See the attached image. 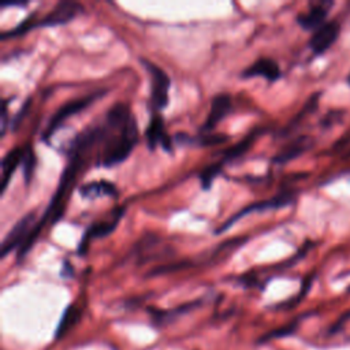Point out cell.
Here are the masks:
<instances>
[{"label": "cell", "mask_w": 350, "mask_h": 350, "mask_svg": "<svg viewBox=\"0 0 350 350\" xmlns=\"http://www.w3.org/2000/svg\"><path fill=\"white\" fill-rule=\"evenodd\" d=\"M98 138H100V124L86 127L72 139L68 153H67V165L64 167V170L62 172L59 186H57L55 194L52 196L51 202L48 204L44 215L36 223V226L33 227V230L30 231V234L27 235L25 242L18 249V254H16L18 261H21V258H23L29 253V250L37 241V238L42 230V226L46 221H51V224L56 223L59 220V217L63 215V202H64L66 197L68 196V193L71 191L77 178L85 168L86 160L90 156V153L93 152V148L98 144Z\"/></svg>", "instance_id": "6da1fadb"}, {"label": "cell", "mask_w": 350, "mask_h": 350, "mask_svg": "<svg viewBox=\"0 0 350 350\" xmlns=\"http://www.w3.org/2000/svg\"><path fill=\"white\" fill-rule=\"evenodd\" d=\"M137 141L138 127L131 109L123 103L113 104L100 124V150L96 164L113 167L123 163L130 156Z\"/></svg>", "instance_id": "7a4b0ae2"}, {"label": "cell", "mask_w": 350, "mask_h": 350, "mask_svg": "<svg viewBox=\"0 0 350 350\" xmlns=\"http://www.w3.org/2000/svg\"><path fill=\"white\" fill-rule=\"evenodd\" d=\"M293 201H294V193L288 191V190H283V191L278 193L276 196L271 197L269 200H262V201H257V202L249 204L245 208H242L241 211H238L235 215L228 217L221 226H219L216 228L215 234L226 232L227 230H230L231 226H234L239 219H242L246 215H250V213H254V212H264V211H271V209H279V208L290 205Z\"/></svg>", "instance_id": "3957f363"}, {"label": "cell", "mask_w": 350, "mask_h": 350, "mask_svg": "<svg viewBox=\"0 0 350 350\" xmlns=\"http://www.w3.org/2000/svg\"><path fill=\"white\" fill-rule=\"evenodd\" d=\"M105 93V90H97L93 92L90 94H86L83 97H78V98H72L70 101H67L66 104H63L49 119L48 126L45 129V131L42 133V139L48 141L49 137L72 115L81 112L82 109H85L88 105H90L96 98L101 97Z\"/></svg>", "instance_id": "277c9868"}, {"label": "cell", "mask_w": 350, "mask_h": 350, "mask_svg": "<svg viewBox=\"0 0 350 350\" xmlns=\"http://www.w3.org/2000/svg\"><path fill=\"white\" fill-rule=\"evenodd\" d=\"M142 66L149 74L150 79V101L154 109H163L168 104V93L171 88V79L168 74L157 64L141 59Z\"/></svg>", "instance_id": "5b68a950"}, {"label": "cell", "mask_w": 350, "mask_h": 350, "mask_svg": "<svg viewBox=\"0 0 350 350\" xmlns=\"http://www.w3.org/2000/svg\"><path fill=\"white\" fill-rule=\"evenodd\" d=\"M123 208L122 206H116L108 219H104V220H98V221H94L83 232L78 246H77V253L78 256H83L86 252H88V247H89V243L92 239L94 238H105L107 235H109L118 226V223L122 219V215H123Z\"/></svg>", "instance_id": "8992f818"}, {"label": "cell", "mask_w": 350, "mask_h": 350, "mask_svg": "<svg viewBox=\"0 0 350 350\" xmlns=\"http://www.w3.org/2000/svg\"><path fill=\"white\" fill-rule=\"evenodd\" d=\"M85 8L77 1H59L45 16L34 21V27H52L66 25L79 14H83Z\"/></svg>", "instance_id": "52a82bcc"}, {"label": "cell", "mask_w": 350, "mask_h": 350, "mask_svg": "<svg viewBox=\"0 0 350 350\" xmlns=\"http://www.w3.org/2000/svg\"><path fill=\"white\" fill-rule=\"evenodd\" d=\"M36 212H29L25 216H22L14 227L8 231V234L4 237L1 242V249H0V256L5 257L12 249L21 247V245L25 242L33 227L36 226Z\"/></svg>", "instance_id": "ba28073f"}, {"label": "cell", "mask_w": 350, "mask_h": 350, "mask_svg": "<svg viewBox=\"0 0 350 350\" xmlns=\"http://www.w3.org/2000/svg\"><path fill=\"white\" fill-rule=\"evenodd\" d=\"M339 33L340 25L336 21H328L313 31L309 38V48L314 55H321L335 44Z\"/></svg>", "instance_id": "9c48e42d"}, {"label": "cell", "mask_w": 350, "mask_h": 350, "mask_svg": "<svg viewBox=\"0 0 350 350\" xmlns=\"http://www.w3.org/2000/svg\"><path fill=\"white\" fill-rule=\"evenodd\" d=\"M231 111V96L227 93L216 94L211 101L209 112L201 126V133H212V130L230 113Z\"/></svg>", "instance_id": "30bf717a"}, {"label": "cell", "mask_w": 350, "mask_h": 350, "mask_svg": "<svg viewBox=\"0 0 350 350\" xmlns=\"http://www.w3.org/2000/svg\"><path fill=\"white\" fill-rule=\"evenodd\" d=\"M161 245V239L154 235V234H145L134 246L133 252L137 256L138 261H148V260H153V258H159L163 256H167L170 253H172V250L167 246L160 247Z\"/></svg>", "instance_id": "8fae6325"}, {"label": "cell", "mask_w": 350, "mask_h": 350, "mask_svg": "<svg viewBox=\"0 0 350 350\" xmlns=\"http://www.w3.org/2000/svg\"><path fill=\"white\" fill-rule=\"evenodd\" d=\"M145 138H146L148 148L150 150L156 149L157 145H161V148L164 150H167L168 153L172 152V144L174 142H171L170 135L165 133L163 118L159 113L152 115L149 126H148L146 133H145Z\"/></svg>", "instance_id": "7c38bea8"}, {"label": "cell", "mask_w": 350, "mask_h": 350, "mask_svg": "<svg viewBox=\"0 0 350 350\" xmlns=\"http://www.w3.org/2000/svg\"><path fill=\"white\" fill-rule=\"evenodd\" d=\"M332 5L331 1H320L310 4L309 10L298 14L297 23L305 30H316L323 23H325V18L328 15V10Z\"/></svg>", "instance_id": "4fadbf2b"}, {"label": "cell", "mask_w": 350, "mask_h": 350, "mask_svg": "<svg viewBox=\"0 0 350 350\" xmlns=\"http://www.w3.org/2000/svg\"><path fill=\"white\" fill-rule=\"evenodd\" d=\"M280 75H282V71L279 68V64L271 57H260L241 72L242 78L262 77L269 82L279 79Z\"/></svg>", "instance_id": "5bb4252c"}, {"label": "cell", "mask_w": 350, "mask_h": 350, "mask_svg": "<svg viewBox=\"0 0 350 350\" xmlns=\"http://www.w3.org/2000/svg\"><path fill=\"white\" fill-rule=\"evenodd\" d=\"M313 146V138L309 135H299L287 145H284L276 156L272 159L275 164H286L297 157H299L302 153L309 150Z\"/></svg>", "instance_id": "9a60e30c"}, {"label": "cell", "mask_w": 350, "mask_h": 350, "mask_svg": "<svg viewBox=\"0 0 350 350\" xmlns=\"http://www.w3.org/2000/svg\"><path fill=\"white\" fill-rule=\"evenodd\" d=\"M22 154H23V148H14L7 152V154L1 160V194L5 191L10 179L12 178V174L15 172L16 167L22 161Z\"/></svg>", "instance_id": "2e32d148"}, {"label": "cell", "mask_w": 350, "mask_h": 350, "mask_svg": "<svg viewBox=\"0 0 350 350\" xmlns=\"http://www.w3.org/2000/svg\"><path fill=\"white\" fill-rule=\"evenodd\" d=\"M78 191L83 198H97L101 196H108V197L118 196V190L115 185L108 180H93L89 183H83L79 186Z\"/></svg>", "instance_id": "e0dca14e"}, {"label": "cell", "mask_w": 350, "mask_h": 350, "mask_svg": "<svg viewBox=\"0 0 350 350\" xmlns=\"http://www.w3.org/2000/svg\"><path fill=\"white\" fill-rule=\"evenodd\" d=\"M198 305H200V301H191V302L183 304L180 306H176V308L168 309V310H159V309H149V310H150L153 323L156 325H163V324L174 321L178 316H182V314L193 310Z\"/></svg>", "instance_id": "ac0fdd59"}, {"label": "cell", "mask_w": 350, "mask_h": 350, "mask_svg": "<svg viewBox=\"0 0 350 350\" xmlns=\"http://www.w3.org/2000/svg\"><path fill=\"white\" fill-rule=\"evenodd\" d=\"M79 319H81V310L74 305H68L64 309L59 320V324L55 329V338L60 339L62 336H64L79 321Z\"/></svg>", "instance_id": "d6986e66"}, {"label": "cell", "mask_w": 350, "mask_h": 350, "mask_svg": "<svg viewBox=\"0 0 350 350\" xmlns=\"http://www.w3.org/2000/svg\"><path fill=\"white\" fill-rule=\"evenodd\" d=\"M256 137H257V133H250L243 139H241L239 142H237L232 146H230L228 149H226L223 152V160L221 161L223 163L224 161H231L234 159H238V157L243 156L249 150V148L253 145Z\"/></svg>", "instance_id": "ffe728a7"}, {"label": "cell", "mask_w": 350, "mask_h": 350, "mask_svg": "<svg viewBox=\"0 0 350 350\" xmlns=\"http://www.w3.org/2000/svg\"><path fill=\"white\" fill-rule=\"evenodd\" d=\"M22 174H23V179H25V185L29 186L30 180L33 179V174H34V168H36V154L34 150L31 149V146L27 144L23 146V154H22Z\"/></svg>", "instance_id": "44dd1931"}, {"label": "cell", "mask_w": 350, "mask_h": 350, "mask_svg": "<svg viewBox=\"0 0 350 350\" xmlns=\"http://www.w3.org/2000/svg\"><path fill=\"white\" fill-rule=\"evenodd\" d=\"M223 168V161H219V163H213L208 167H205L200 175H198V179H200V183H201V187L202 190H209L215 178L220 174Z\"/></svg>", "instance_id": "7402d4cb"}, {"label": "cell", "mask_w": 350, "mask_h": 350, "mask_svg": "<svg viewBox=\"0 0 350 350\" xmlns=\"http://www.w3.org/2000/svg\"><path fill=\"white\" fill-rule=\"evenodd\" d=\"M191 264L189 261H179V262H171V264H164V265H159L156 268H153L152 271H149L148 276H157V275H164V273H170L174 271H180L183 268L190 267Z\"/></svg>", "instance_id": "603a6c76"}, {"label": "cell", "mask_w": 350, "mask_h": 350, "mask_svg": "<svg viewBox=\"0 0 350 350\" xmlns=\"http://www.w3.org/2000/svg\"><path fill=\"white\" fill-rule=\"evenodd\" d=\"M297 328V321L291 323L290 325L287 327H283V328H279V329H275V331H271L269 334L264 335L260 342H267V340H271V339H276V338H283V336H287V335H291Z\"/></svg>", "instance_id": "cb8c5ba5"}, {"label": "cell", "mask_w": 350, "mask_h": 350, "mask_svg": "<svg viewBox=\"0 0 350 350\" xmlns=\"http://www.w3.org/2000/svg\"><path fill=\"white\" fill-rule=\"evenodd\" d=\"M29 105H30V98H27L25 103H23V105L19 108V111L15 113V116L12 118V120H10V129L11 130H16L18 129V126H19V123L22 122V119L25 118V115H26V112H27V108H29Z\"/></svg>", "instance_id": "d4e9b609"}, {"label": "cell", "mask_w": 350, "mask_h": 350, "mask_svg": "<svg viewBox=\"0 0 350 350\" xmlns=\"http://www.w3.org/2000/svg\"><path fill=\"white\" fill-rule=\"evenodd\" d=\"M349 144H350V129H349L347 131H345V134H343L342 137L338 138V141L334 144L332 149L336 150V152H339V150H342L345 146H347Z\"/></svg>", "instance_id": "484cf974"}, {"label": "cell", "mask_w": 350, "mask_h": 350, "mask_svg": "<svg viewBox=\"0 0 350 350\" xmlns=\"http://www.w3.org/2000/svg\"><path fill=\"white\" fill-rule=\"evenodd\" d=\"M7 103L8 101H4L3 103V107H1V137L4 135L5 130H7V124H8V116H7Z\"/></svg>", "instance_id": "4316f807"}, {"label": "cell", "mask_w": 350, "mask_h": 350, "mask_svg": "<svg viewBox=\"0 0 350 350\" xmlns=\"http://www.w3.org/2000/svg\"><path fill=\"white\" fill-rule=\"evenodd\" d=\"M62 276H72V267L70 264V261H63V268H62Z\"/></svg>", "instance_id": "83f0119b"}, {"label": "cell", "mask_w": 350, "mask_h": 350, "mask_svg": "<svg viewBox=\"0 0 350 350\" xmlns=\"http://www.w3.org/2000/svg\"><path fill=\"white\" fill-rule=\"evenodd\" d=\"M347 83H349V85H350V74H349V75H347Z\"/></svg>", "instance_id": "f1b7e54d"}]
</instances>
